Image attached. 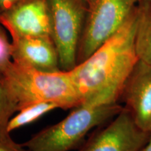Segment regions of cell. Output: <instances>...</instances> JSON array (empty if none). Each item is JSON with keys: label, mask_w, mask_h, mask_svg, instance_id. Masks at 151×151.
Instances as JSON below:
<instances>
[{"label": "cell", "mask_w": 151, "mask_h": 151, "mask_svg": "<svg viewBox=\"0 0 151 151\" xmlns=\"http://www.w3.org/2000/svg\"><path fill=\"white\" fill-rule=\"evenodd\" d=\"M137 17L136 6L114 35L69 71L81 105L118 103L124 85L139 61L135 48Z\"/></svg>", "instance_id": "obj_1"}, {"label": "cell", "mask_w": 151, "mask_h": 151, "mask_svg": "<svg viewBox=\"0 0 151 151\" xmlns=\"http://www.w3.org/2000/svg\"><path fill=\"white\" fill-rule=\"evenodd\" d=\"M2 76L16 100L18 111L26 106L39 102L55 103L63 110L81 105L69 71L46 72L12 61Z\"/></svg>", "instance_id": "obj_2"}, {"label": "cell", "mask_w": 151, "mask_h": 151, "mask_svg": "<svg viewBox=\"0 0 151 151\" xmlns=\"http://www.w3.org/2000/svg\"><path fill=\"white\" fill-rule=\"evenodd\" d=\"M123 106L119 103L82 104L57 123L48 126L22 143L29 151H71L79 149L88 134L114 118Z\"/></svg>", "instance_id": "obj_3"}, {"label": "cell", "mask_w": 151, "mask_h": 151, "mask_svg": "<svg viewBox=\"0 0 151 151\" xmlns=\"http://www.w3.org/2000/svg\"><path fill=\"white\" fill-rule=\"evenodd\" d=\"M51 37L59 55L61 70L77 65V52L86 23L88 4L86 0H46Z\"/></svg>", "instance_id": "obj_4"}, {"label": "cell", "mask_w": 151, "mask_h": 151, "mask_svg": "<svg viewBox=\"0 0 151 151\" xmlns=\"http://www.w3.org/2000/svg\"><path fill=\"white\" fill-rule=\"evenodd\" d=\"M137 5L134 0H92L79 43L77 65L114 35Z\"/></svg>", "instance_id": "obj_5"}, {"label": "cell", "mask_w": 151, "mask_h": 151, "mask_svg": "<svg viewBox=\"0 0 151 151\" xmlns=\"http://www.w3.org/2000/svg\"><path fill=\"white\" fill-rule=\"evenodd\" d=\"M150 132L141 129L125 107L107 125L85 141L78 151H140Z\"/></svg>", "instance_id": "obj_6"}, {"label": "cell", "mask_w": 151, "mask_h": 151, "mask_svg": "<svg viewBox=\"0 0 151 151\" xmlns=\"http://www.w3.org/2000/svg\"><path fill=\"white\" fill-rule=\"evenodd\" d=\"M10 37H51L46 0H22L0 17Z\"/></svg>", "instance_id": "obj_7"}, {"label": "cell", "mask_w": 151, "mask_h": 151, "mask_svg": "<svg viewBox=\"0 0 151 151\" xmlns=\"http://www.w3.org/2000/svg\"><path fill=\"white\" fill-rule=\"evenodd\" d=\"M120 99L141 129L151 131V66L141 61L130 73Z\"/></svg>", "instance_id": "obj_8"}, {"label": "cell", "mask_w": 151, "mask_h": 151, "mask_svg": "<svg viewBox=\"0 0 151 151\" xmlns=\"http://www.w3.org/2000/svg\"><path fill=\"white\" fill-rule=\"evenodd\" d=\"M12 61L41 71L61 70L59 55L51 37H10Z\"/></svg>", "instance_id": "obj_9"}, {"label": "cell", "mask_w": 151, "mask_h": 151, "mask_svg": "<svg viewBox=\"0 0 151 151\" xmlns=\"http://www.w3.org/2000/svg\"><path fill=\"white\" fill-rule=\"evenodd\" d=\"M135 48L139 61L151 66V2L137 4Z\"/></svg>", "instance_id": "obj_10"}, {"label": "cell", "mask_w": 151, "mask_h": 151, "mask_svg": "<svg viewBox=\"0 0 151 151\" xmlns=\"http://www.w3.org/2000/svg\"><path fill=\"white\" fill-rule=\"evenodd\" d=\"M58 109H60L59 106L52 102H39L26 106L11 118L7 131L11 134L12 132L37 121L47 113Z\"/></svg>", "instance_id": "obj_11"}, {"label": "cell", "mask_w": 151, "mask_h": 151, "mask_svg": "<svg viewBox=\"0 0 151 151\" xmlns=\"http://www.w3.org/2000/svg\"><path fill=\"white\" fill-rule=\"evenodd\" d=\"M18 104L2 74L0 75V140L11 137L7 131L9 122L18 112Z\"/></svg>", "instance_id": "obj_12"}, {"label": "cell", "mask_w": 151, "mask_h": 151, "mask_svg": "<svg viewBox=\"0 0 151 151\" xmlns=\"http://www.w3.org/2000/svg\"><path fill=\"white\" fill-rule=\"evenodd\" d=\"M7 34L6 29L0 24V75L12 62L11 42Z\"/></svg>", "instance_id": "obj_13"}, {"label": "cell", "mask_w": 151, "mask_h": 151, "mask_svg": "<svg viewBox=\"0 0 151 151\" xmlns=\"http://www.w3.org/2000/svg\"><path fill=\"white\" fill-rule=\"evenodd\" d=\"M0 151H29L22 143L15 141L11 137L0 140Z\"/></svg>", "instance_id": "obj_14"}, {"label": "cell", "mask_w": 151, "mask_h": 151, "mask_svg": "<svg viewBox=\"0 0 151 151\" xmlns=\"http://www.w3.org/2000/svg\"><path fill=\"white\" fill-rule=\"evenodd\" d=\"M22 0H0V17Z\"/></svg>", "instance_id": "obj_15"}, {"label": "cell", "mask_w": 151, "mask_h": 151, "mask_svg": "<svg viewBox=\"0 0 151 151\" xmlns=\"http://www.w3.org/2000/svg\"><path fill=\"white\" fill-rule=\"evenodd\" d=\"M140 151H151V131L150 132V137L148 142Z\"/></svg>", "instance_id": "obj_16"}, {"label": "cell", "mask_w": 151, "mask_h": 151, "mask_svg": "<svg viewBox=\"0 0 151 151\" xmlns=\"http://www.w3.org/2000/svg\"><path fill=\"white\" fill-rule=\"evenodd\" d=\"M134 1L137 3V4L139 2H141V1H148V2H151V0H134Z\"/></svg>", "instance_id": "obj_17"}, {"label": "cell", "mask_w": 151, "mask_h": 151, "mask_svg": "<svg viewBox=\"0 0 151 151\" xmlns=\"http://www.w3.org/2000/svg\"><path fill=\"white\" fill-rule=\"evenodd\" d=\"M92 0H86V1L87 3H88V4H89L90 3V1H91Z\"/></svg>", "instance_id": "obj_18"}]
</instances>
